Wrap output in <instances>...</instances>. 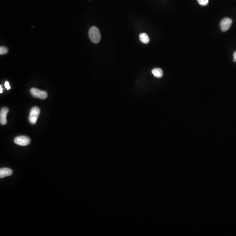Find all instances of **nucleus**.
Listing matches in <instances>:
<instances>
[{
	"instance_id": "f257e3e1",
	"label": "nucleus",
	"mask_w": 236,
	"mask_h": 236,
	"mask_svg": "<svg viewBox=\"0 0 236 236\" xmlns=\"http://www.w3.org/2000/svg\"><path fill=\"white\" fill-rule=\"evenodd\" d=\"M88 35L91 41L94 43L99 42L101 38L100 32L98 28L93 26L89 29Z\"/></svg>"
},
{
	"instance_id": "f03ea898",
	"label": "nucleus",
	"mask_w": 236,
	"mask_h": 236,
	"mask_svg": "<svg viewBox=\"0 0 236 236\" xmlns=\"http://www.w3.org/2000/svg\"><path fill=\"white\" fill-rule=\"evenodd\" d=\"M40 108L37 107H34L31 109L28 118L30 124L33 125L36 124L40 115Z\"/></svg>"
},
{
	"instance_id": "7ed1b4c3",
	"label": "nucleus",
	"mask_w": 236,
	"mask_h": 236,
	"mask_svg": "<svg viewBox=\"0 0 236 236\" xmlns=\"http://www.w3.org/2000/svg\"><path fill=\"white\" fill-rule=\"evenodd\" d=\"M31 94L35 98L44 99L47 97V93L45 91H41L36 88H33L30 90Z\"/></svg>"
},
{
	"instance_id": "20e7f679",
	"label": "nucleus",
	"mask_w": 236,
	"mask_h": 236,
	"mask_svg": "<svg viewBox=\"0 0 236 236\" xmlns=\"http://www.w3.org/2000/svg\"><path fill=\"white\" fill-rule=\"evenodd\" d=\"M14 142L16 144L21 146H26L29 144L31 140L26 136H21L17 137L14 139Z\"/></svg>"
},
{
	"instance_id": "39448f33",
	"label": "nucleus",
	"mask_w": 236,
	"mask_h": 236,
	"mask_svg": "<svg viewBox=\"0 0 236 236\" xmlns=\"http://www.w3.org/2000/svg\"><path fill=\"white\" fill-rule=\"evenodd\" d=\"M232 24V20L230 18H225L223 19L220 24L221 30L224 32L228 31L231 26Z\"/></svg>"
},
{
	"instance_id": "423d86ee",
	"label": "nucleus",
	"mask_w": 236,
	"mask_h": 236,
	"mask_svg": "<svg viewBox=\"0 0 236 236\" xmlns=\"http://www.w3.org/2000/svg\"><path fill=\"white\" fill-rule=\"evenodd\" d=\"M9 112L8 108L4 107L1 108L0 113V122L2 125H5L7 124V115Z\"/></svg>"
},
{
	"instance_id": "0eeeda50",
	"label": "nucleus",
	"mask_w": 236,
	"mask_h": 236,
	"mask_svg": "<svg viewBox=\"0 0 236 236\" xmlns=\"http://www.w3.org/2000/svg\"><path fill=\"white\" fill-rule=\"evenodd\" d=\"M12 173V171L10 168H1L0 169V178H2L5 177L11 176Z\"/></svg>"
},
{
	"instance_id": "6e6552de",
	"label": "nucleus",
	"mask_w": 236,
	"mask_h": 236,
	"mask_svg": "<svg viewBox=\"0 0 236 236\" xmlns=\"http://www.w3.org/2000/svg\"><path fill=\"white\" fill-rule=\"evenodd\" d=\"M152 73L154 77L157 78H162V76H163V74H164L162 69L158 68L153 69L152 71Z\"/></svg>"
},
{
	"instance_id": "1a4fd4ad",
	"label": "nucleus",
	"mask_w": 236,
	"mask_h": 236,
	"mask_svg": "<svg viewBox=\"0 0 236 236\" xmlns=\"http://www.w3.org/2000/svg\"><path fill=\"white\" fill-rule=\"evenodd\" d=\"M140 40L141 42L144 44H148L150 42V38L147 34L146 33H142L140 35Z\"/></svg>"
},
{
	"instance_id": "9d476101",
	"label": "nucleus",
	"mask_w": 236,
	"mask_h": 236,
	"mask_svg": "<svg viewBox=\"0 0 236 236\" xmlns=\"http://www.w3.org/2000/svg\"><path fill=\"white\" fill-rule=\"evenodd\" d=\"M8 52V49L6 47H1L0 48V54L1 55L5 54Z\"/></svg>"
},
{
	"instance_id": "9b49d317",
	"label": "nucleus",
	"mask_w": 236,
	"mask_h": 236,
	"mask_svg": "<svg viewBox=\"0 0 236 236\" xmlns=\"http://www.w3.org/2000/svg\"><path fill=\"white\" fill-rule=\"evenodd\" d=\"M198 2L202 6H206L209 3V0H197Z\"/></svg>"
},
{
	"instance_id": "f8f14e48",
	"label": "nucleus",
	"mask_w": 236,
	"mask_h": 236,
	"mask_svg": "<svg viewBox=\"0 0 236 236\" xmlns=\"http://www.w3.org/2000/svg\"><path fill=\"white\" fill-rule=\"evenodd\" d=\"M5 87H6V88L8 89V90H9V89H10V88H11L10 85H9V82H8V81H6V82L5 84Z\"/></svg>"
},
{
	"instance_id": "ddd939ff",
	"label": "nucleus",
	"mask_w": 236,
	"mask_h": 236,
	"mask_svg": "<svg viewBox=\"0 0 236 236\" xmlns=\"http://www.w3.org/2000/svg\"><path fill=\"white\" fill-rule=\"evenodd\" d=\"M233 61L234 62H236V51H235L234 53H233Z\"/></svg>"
},
{
	"instance_id": "4468645a",
	"label": "nucleus",
	"mask_w": 236,
	"mask_h": 236,
	"mask_svg": "<svg viewBox=\"0 0 236 236\" xmlns=\"http://www.w3.org/2000/svg\"><path fill=\"white\" fill-rule=\"evenodd\" d=\"M2 92H3V88H2L1 85V86H0V93H2Z\"/></svg>"
}]
</instances>
